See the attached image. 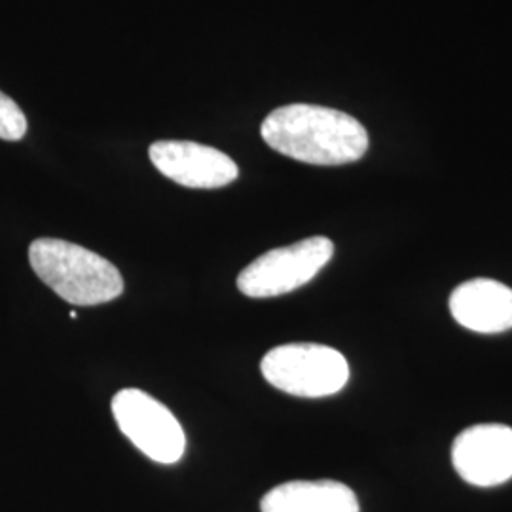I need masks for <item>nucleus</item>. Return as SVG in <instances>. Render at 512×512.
<instances>
[{
  "mask_svg": "<svg viewBox=\"0 0 512 512\" xmlns=\"http://www.w3.org/2000/svg\"><path fill=\"white\" fill-rule=\"evenodd\" d=\"M260 135L275 152L311 165L351 164L368 150V133L357 118L306 103L272 110Z\"/></svg>",
  "mask_w": 512,
  "mask_h": 512,
  "instance_id": "1",
  "label": "nucleus"
},
{
  "mask_svg": "<svg viewBox=\"0 0 512 512\" xmlns=\"http://www.w3.org/2000/svg\"><path fill=\"white\" fill-rule=\"evenodd\" d=\"M33 272L65 302L97 306L124 293V279L107 258L63 239H35L29 247Z\"/></svg>",
  "mask_w": 512,
  "mask_h": 512,
  "instance_id": "2",
  "label": "nucleus"
},
{
  "mask_svg": "<svg viewBox=\"0 0 512 512\" xmlns=\"http://www.w3.org/2000/svg\"><path fill=\"white\" fill-rule=\"evenodd\" d=\"M260 370L275 389L304 399L336 395L349 380L346 357L321 344H287L270 349Z\"/></svg>",
  "mask_w": 512,
  "mask_h": 512,
  "instance_id": "3",
  "label": "nucleus"
},
{
  "mask_svg": "<svg viewBox=\"0 0 512 512\" xmlns=\"http://www.w3.org/2000/svg\"><path fill=\"white\" fill-rule=\"evenodd\" d=\"M334 255L325 236L302 239L258 256L238 277V289L249 298H274L310 283Z\"/></svg>",
  "mask_w": 512,
  "mask_h": 512,
  "instance_id": "4",
  "label": "nucleus"
},
{
  "mask_svg": "<svg viewBox=\"0 0 512 512\" xmlns=\"http://www.w3.org/2000/svg\"><path fill=\"white\" fill-rule=\"evenodd\" d=\"M112 414L120 431L147 458L162 465L181 461L186 435L165 404L141 389H122L112 399Z\"/></svg>",
  "mask_w": 512,
  "mask_h": 512,
  "instance_id": "5",
  "label": "nucleus"
},
{
  "mask_svg": "<svg viewBox=\"0 0 512 512\" xmlns=\"http://www.w3.org/2000/svg\"><path fill=\"white\" fill-rule=\"evenodd\" d=\"M458 475L476 488H494L512 478V427L482 423L461 431L452 446Z\"/></svg>",
  "mask_w": 512,
  "mask_h": 512,
  "instance_id": "6",
  "label": "nucleus"
},
{
  "mask_svg": "<svg viewBox=\"0 0 512 512\" xmlns=\"http://www.w3.org/2000/svg\"><path fill=\"white\" fill-rule=\"evenodd\" d=\"M154 167L186 188H222L239 177L236 162L217 148L194 141H158L148 148Z\"/></svg>",
  "mask_w": 512,
  "mask_h": 512,
  "instance_id": "7",
  "label": "nucleus"
},
{
  "mask_svg": "<svg viewBox=\"0 0 512 512\" xmlns=\"http://www.w3.org/2000/svg\"><path fill=\"white\" fill-rule=\"evenodd\" d=\"M450 311L461 327L478 334L507 332L512 329V289L495 279H471L450 296Z\"/></svg>",
  "mask_w": 512,
  "mask_h": 512,
  "instance_id": "8",
  "label": "nucleus"
},
{
  "mask_svg": "<svg viewBox=\"0 0 512 512\" xmlns=\"http://www.w3.org/2000/svg\"><path fill=\"white\" fill-rule=\"evenodd\" d=\"M262 512H361L353 490L334 480H294L260 501Z\"/></svg>",
  "mask_w": 512,
  "mask_h": 512,
  "instance_id": "9",
  "label": "nucleus"
},
{
  "mask_svg": "<svg viewBox=\"0 0 512 512\" xmlns=\"http://www.w3.org/2000/svg\"><path fill=\"white\" fill-rule=\"evenodd\" d=\"M27 133V118L18 103L0 92V139L2 141H21Z\"/></svg>",
  "mask_w": 512,
  "mask_h": 512,
  "instance_id": "10",
  "label": "nucleus"
}]
</instances>
